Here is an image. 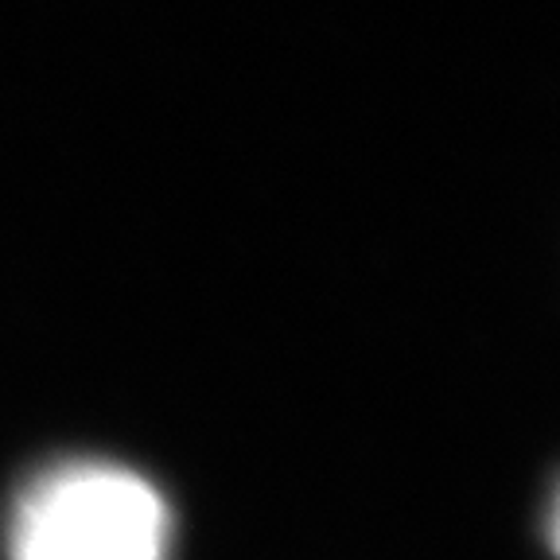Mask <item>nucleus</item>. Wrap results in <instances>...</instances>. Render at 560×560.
I'll use <instances>...</instances> for the list:
<instances>
[{"label": "nucleus", "mask_w": 560, "mask_h": 560, "mask_svg": "<svg viewBox=\"0 0 560 560\" xmlns=\"http://www.w3.org/2000/svg\"><path fill=\"white\" fill-rule=\"evenodd\" d=\"M167 499L149 475L109 459L39 471L9 517V560H167Z\"/></svg>", "instance_id": "nucleus-1"}, {"label": "nucleus", "mask_w": 560, "mask_h": 560, "mask_svg": "<svg viewBox=\"0 0 560 560\" xmlns=\"http://www.w3.org/2000/svg\"><path fill=\"white\" fill-rule=\"evenodd\" d=\"M545 529H549V545H552V552H557V557H560V487H557V494H552L549 522H545Z\"/></svg>", "instance_id": "nucleus-2"}]
</instances>
